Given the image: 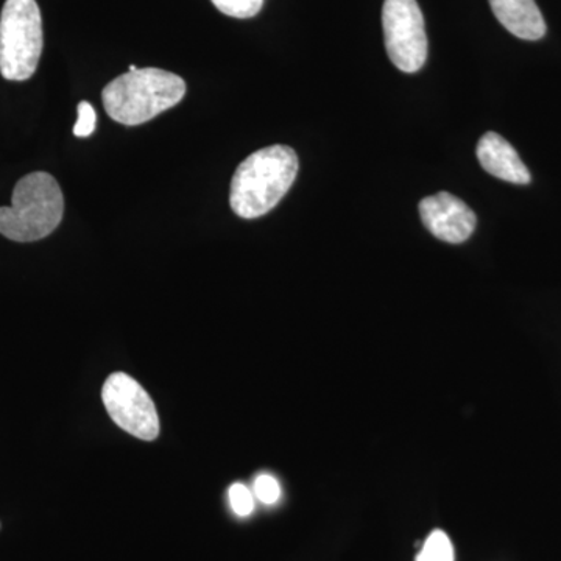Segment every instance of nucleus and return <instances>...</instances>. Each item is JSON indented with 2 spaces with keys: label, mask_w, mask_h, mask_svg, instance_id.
Segmentation results:
<instances>
[{
  "label": "nucleus",
  "mask_w": 561,
  "mask_h": 561,
  "mask_svg": "<svg viewBox=\"0 0 561 561\" xmlns=\"http://www.w3.org/2000/svg\"><path fill=\"white\" fill-rule=\"evenodd\" d=\"M136 69H138V68H136V66H135V65H131V66H130V69H128V70H130V72H133V70H136Z\"/></svg>",
  "instance_id": "obj_15"
},
{
  "label": "nucleus",
  "mask_w": 561,
  "mask_h": 561,
  "mask_svg": "<svg viewBox=\"0 0 561 561\" xmlns=\"http://www.w3.org/2000/svg\"><path fill=\"white\" fill-rule=\"evenodd\" d=\"M186 91V81L176 73L146 68L122 73L103 88L102 99L111 119L131 127L179 105Z\"/></svg>",
  "instance_id": "obj_2"
},
{
  "label": "nucleus",
  "mask_w": 561,
  "mask_h": 561,
  "mask_svg": "<svg viewBox=\"0 0 561 561\" xmlns=\"http://www.w3.org/2000/svg\"><path fill=\"white\" fill-rule=\"evenodd\" d=\"M230 504L238 516H249L254 508L253 494L243 483H234L230 489Z\"/></svg>",
  "instance_id": "obj_13"
},
{
  "label": "nucleus",
  "mask_w": 561,
  "mask_h": 561,
  "mask_svg": "<svg viewBox=\"0 0 561 561\" xmlns=\"http://www.w3.org/2000/svg\"><path fill=\"white\" fill-rule=\"evenodd\" d=\"M476 153L483 171L489 172L490 175L513 184L530 183L529 169L519 158L518 151L497 133H485L479 140Z\"/></svg>",
  "instance_id": "obj_8"
},
{
  "label": "nucleus",
  "mask_w": 561,
  "mask_h": 561,
  "mask_svg": "<svg viewBox=\"0 0 561 561\" xmlns=\"http://www.w3.org/2000/svg\"><path fill=\"white\" fill-rule=\"evenodd\" d=\"M79 119H77L76 127H73V135L77 138H88L95 130V124H98V116L95 111L92 108L90 102L83 101L79 103Z\"/></svg>",
  "instance_id": "obj_14"
},
{
  "label": "nucleus",
  "mask_w": 561,
  "mask_h": 561,
  "mask_svg": "<svg viewBox=\"0 0 561 561\" xmlns=\"http://www.w3.org/2000/svg\"><path fill=\"white\" fill-rule=\"evenodd\" d=\"M420 216L424 227L435 238L449 243L468 241L478 221L474 210L449 192H438L423 198L420 202Z\"/></svg>",
  "instance_id": "obj_7"
},
{
  "label": "nucleus",
  "mask_w": 561,
  "mask_h": 561,
  "mask_svg": "<svg viewBox=\"0 0 561 561\" xmlns=\"http://www.w3.org/2000/svg\"><path fill=\"white\" fill-rule=\"evenodd\" d=\"M415 561H454V546L443 530H434L424 541Z\"/></svg>",
  "instance_id": "obj_10"
},
{
  "label": "nucleus",
  "mask_w": 561,
  "mask_h": 561,
  "mask_svg": "<svg viewBox=\"0 0 561 561\" xmlns=\"http://www.w3.org/2000/svg\"><path fill=\"white\" fill-rule=\"evenodd\" d=\"M298 168L297 153L287 146L265 147L250 154L231 180L230 205L236 216L251 220L271 213L289 192Z\"/></svg>",
  "instance_id": "obj_1"
},
{
  "label": "nucleus",
  "mask_w": 561,
  "mask_h": 561,
  "mask_svg": "<svg viewBox=\"0 0 561 561\" xmlns=\"http://www.w3.org/2000/svg\"><path fill=\"white\" fill-rule=\"evenodd\" d=\"M102 400L111 420L133 437L151 442L160 434L157 408L131 376L113 373L103 383Z\"/></svg>",
  "instance_id": "obj_6"
},
{
  "label": "nucleus",
  "mask_w": 561,
  "mask_h": 561,
  "mask_svg": "<svg viewBox=\"0 0 561 561\" xmlns=\"http://www.w3.org/2000/svg\"><path fill=\"white\" fill-rule=\"evenodd\" d=\"M43 46V18L36 0H7L0 14V73L3 79H31L38 68Z\"/></svg>",
  "instance_id": "obj_4"
},
{
  "label": "nucleus",
  "mask_w": 561,
  "mask_h": 561,
  "mask_svg": "<svg viewBox=\"0 0 561 561\" xmlns=\"http://www.w3.org/2000/svg\"><path fill=\"white\" fill-rule=\"evenodd\" d=\"M382 27L391 62L402 72H419L427 60V36L416 0H386Z\"/></svg>",
  "instance_id": "obj_5"
},
{
  "label": "nucleus",
  "mask_w": 561,
  "mask_h": 561,
  "mask_svg": "<svg viewBox=\"0 0 561 561\" xmlns=\"http://www.w3.org/2000/svg\"><path fill=\"white\" fill-rule=\"evenodd\" d=\"M496 20L516 38L537 41L546 35V22L535 0H490Z\"/></svg>",
  "instance_id": "obj_9"
},
{
  "label": "nucleus",
  "mask_w": 561,
  "mask_h": 561,
  "mask_svg": "<svg viewBox=\"0 0 561 561\" xmlns=\"http://www.w3.org/2000/svg\"><path fill=\"white\" fill-rule=\"evenodd\" d=\"M254 494L262 504H275L280 497L279 482L271 474L257 476L256 481H254Z\"/></svg>",
  "instance_id": "obj_12"
},
{
  "label": "nucleus",
  "mask_w": 561,
  "mask_h": 561,
  "mask_svg": "<svg viewBox=\"0 0 561 561\" xmlns=\"http://www.w3.org/2000/svg\"><path fill=\"white\" fill-rule=\"evenodd\" d=\"M65 198L58 181L46 172H33L18 181L11 206L0 208V234L14 242L47 238L61 224Z\"/></svg>",
  "instance_id": "obj_3"
},
{
  "label": "nucleus",
  "mask_w": 561,
  "mask_h": 561,
  "mask_svg": "<svg viewBox=\"0 0 561 561\" xmlns=\"http://www.w3.org/2000/svg\"><path fill=\"white\" fill-rule=\"evenodd\" d=\"M220 13L236 20H249L260 13L264 0H210Z\"/></svg>",
  "instance_id": "obj_11"
}]
</instances>
